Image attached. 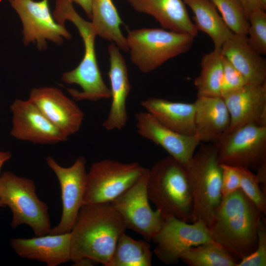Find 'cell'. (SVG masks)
<instances>
[{
  "mask_svg": "<svg viewBox=\"0 0 266 266\" xmlns=\"http://www.w3.org/2000/svg\"><path fill=\"white\" fill-rule=\"evenodd\" d=\"M126 229L110 203L83 204L70 232V261L77 266H109Z\"/></svg>",
  "mask_w": 266,
  "mask_h": 266,
  "instance_id": "obj_1",
  "label": "cell"
},
{
  "mask_svg": "<svg viewBox=\"0 0 266 266\" xmlns=\"http://www.w3.org/2000/svg\"><path fill=\"white\" fill-rule=\"evenodd\" d=\"M263 216L239 189L222 198L208 228L213 240L239 261L256 249Z\"/></svg>",
  "mask_w": 266,
  "mask_h": 266,
  "instance_id": "obj_2",
  "label": "cell"
},
{
  "mask_svg": "<svg viewBox=\"0 0 266 266\" xmlns=\"http://www.w3.org/2000/svg\"><path fill=\"white\" fill-rule=\"evenodd\" d=\"M53 15L62 25H65L66 21L71 22L77 28L84 43V55L79 64L62 76L64 83L77 84L81 91L68 88V92L77 101H96L110 98V90L105 83L98 66L95 50L97 35L91 22L80 16L71 0H56Z\"/></svg>",
  "mask_w": 266,
  "mask_h": 266,
  "instance_id": "obj_3",
  "label": "cell"
},
{
  "mask_svg": "<svg viewBox=\"0 0 266 266\" xmlns=\"http://www.w3.org/2000/svg\"><path fill=\"white\" fill-rule=\"evenodd\" d=\"M148 198L165 219L192 222L193 199L185 166L169 156L149 168Z\"/></svg>",
  "mask_w": 266,
  "mask_h": 266,
  "instance_id": "obj_4",
  "label": "cell"
},
{
  "mask_svg": "<svg viewBox=\"0 0 266 266\" xmlns=\"http://www.w3.org/2000/svg\"><path fill=\"white\" fill-rule=\"evenodd\" d=\"M193 199L192 222L208 227L222 199L218 146L203 144L185 166Z\"/></svg>",
  "mask_w": 266,
  "mask_h": 266,
  "instance_id": "obj_5",
  "label": "cell"
},
{
  "mask_svg": "<svg viewBox=\"0 0 266 266\" xmlns=\"http://www.w3.org/2000/svg\"><path fill=\"white\" fill-rule=\"evenodd\" d=\"M195 38L187 33L159 28L130 30L126 36L130 60L144 73L187 52Z\"/></svg>",
  "mask_w": 266,
  "mask_h": 266,
  "instance_id": "obj_6",
  "label": "cell"
},
{
  "mask_svg": "<svg viewBox=\"0 0 266 266\" xmlns=\"http://www.w3.org/2000/svg\"><path fill=\"white\" fill-rule=\"evenodd\" d=\"M34 182L4 171L0 176V200L12 214L11 227L28 225L36 236L47 234L51 229L48 207L35 193Z\"/></svg>",
  "mask_w": 266,
  "mask_h": 266,
  "instance_id": "obj_7",
  "label": "cell"
},
{
  "mask_svg": "<svg viewBox=\"0 0 266 266\" xmlns=\"http://www.w3.org/2000/svg\"><path fill=\"white\" fill-rule=\"evenodd\" d=\"M145 169L137 162L106 159L93 163L87 173L83 205L110 203L133 184Z\"/></svg>",
  "mask_w": 266,
  "mask_h": 266,
  "instance_id": "obj_8",
  "label": "cell"
},
{
  "mask_svg": "<svg viewBox=\"0 0 266 266\" xmlns=\"http://www.w3.org/2000/svg\"><path fill=\"white\" fill-rule=\"evenodd\" d=\"M149 168L110 204L120 215L126 229L152 240L162 226L165 218L158 209L153 210L149 204L147 184Z\"/></svg>",
  "mask_w": 266,
  "mask_h": 266,
  "instance_id": "obj_9",
  "label": "cell"
},
{
  "mask_svg": "<svg viewBox=\"0 0 266 266\" xmlns=\"http://www.w3.org/2000/svg\"><path fill=\"white\" fill-rule=\"evenodd\" d=\"M216 144L221 164L256 170L266 164V127L254 123L243 125Z\"/></svg>",
  "mask_w": 266,
  "mask_h": 266,
  "instance_id": "obj_10",
  "label": "cell"
},
{
  "mask_svg": "<svg viewBox=\"0 0 266 266\" xmlns=\"http://www.w3.org/2000/svg\"><path fill=\"white\" fill-rule=\"evenodd\" d=\"M23 25V41L26 46L35 44L38 50L46 49L47 41L62 45L71 35L65 25L58 23L51 13L48 0H8Z\"/></svg>",
  "mask_w": 266,
  "mask_h": 266,
  "instance_id": "obj_11",
  "label": "cell"
},
{
  "mask_svg": "<svg viewBox=\"0 0 266 266\" xmlns=\"http://www.w3.org/2000/svg\"><path fill=\"white\" fill-rule=\"evenodd\" d=\"M174 217H168L152 240L156 244L154 253L166 265H174L187 249L200 244L215 242L207 226L198 221L192 224Z\"/></svg>",
  "mask_w": 266,
  "mask_h": 266,
  "instance_id": "obj_12",
  "label": "cell"
},
{
  "mask_svg": "<svg viewBox=\"0 0 266 266\" xmlns=\"http://www.w3.org/2000/svg\"><path fill=\"white\" fill-rule=\"evenodd\" d=\"M48 166L55 174L60 183L62 213L59 224L48 234L69 233L83 205L87 173L85 157H78L69 167L60 166L51 156L46 158Z\"/></svg>",
  "mask_w": 266,
  "mask_h": 266,
  "instance_id": "obj_13",
  "label": "cell"
},
{
  "mask_svg": "<svg viewBox=\"0 0 266 266\" xmlns=\"http://www.w3.org/2000/svg\"><path fill=\"white\" fill-rule=\"evenodd\" d=\"M14 138L38 144H54L67 140L66 136L28 99H16L10 105Z\"/></svg>",
  "mask_w": 266,
  "mask_h": 266,
  "instance_id": "obj_14",
  "label": "cell"
},
{
  "mask_svg": "<svg viewBox=\"0 0 266 266\" xmlns=\"http://www.w3.org/2000/svg\"><path fill=\"white\" fill-rule=\"evenodd\" d=\"M28 100L67 137L80 130L83 112L59 88H34L31 90Z\"/></svg>",
  "mask_w": 266,
  "mask_h": 266,
  "instance_id": "obj_15",
  "label": "cell"
},
{
  "mask_svg": "<svg viewBox=\"0 0 266 266\" xmlns=\"http://www.w3.org/2000/svg\"><path fill=\"white\" fill-rule=\"evenodd\" d=\"M138 133L165 150L184 166L193 156L200 141L195 135L177 133L159 122L153 115L141 111L135 114Z\"/></svg>",
  "mask_w": 266,
  "mask_h": 266,
  "instance_id": "obj_16",
  "label": "cell"
},
{
  "mask_svg": "<svg viewBox=\"0 0 266 266\" xmlns=\"http://www.w3.org/2000/svg\"><path fill=\"white\" fill-rule=\"evenodd\" d=\"M120 51L113 43L108 47L110 64L108 75L110 82L112 101L102 126L108 131L122 130L128 119L126 101L131 86L127 64Z\"/></svg>",
  "mask_w": 266,
  "mask_h": 266,
  "instance_id": "obj_17",
  "label": "cell"
},
{
  "mask_svg": "<svg viewBox=\"0 0 266 266\" xmlns=\"http://www.w3.org/2000/svg\"><path fill=\"white\" fill-rule=\"evenodd\" d=\"M224 99L231 118L227 133L253 123L266 127V82L247 84Z\"/></svg>",
  "mask_w": 266,
  "mask_h": 266,
  "instance_id": "obj_18",
  "label": "cell"
},
{
  "mask_svg": "<svg viewBox=\"0 0 266 266\" xmlns=\"http://www.w3.org/2000/svg\"><path fill=\"white\" fill-rule=\"evenodd\" d=\"M11 247L20 257L57 266L70 261V233L13 238Z\"/></svg>",
  "mask_w": 266,
  "mask_h": 266,
  "instance_id": "obj_19",
  "label": "cell"
},
{
  "mask_svg": "<svg viewBox=\"0 0 266 266\" xmlns=\"http://www.w3.org/2000/svg\"><path fill=\"white\" fill-rule=\"evenodd\" d=\"M195 107V135L200 142L217 144L227 133L230 113L221 97H197Z\"/></svg>",
  "mask_w": 266,
  "mask_h": 266,
  "instance_id": "obj_20",
  "label": "cell"
},
{
  "mask_svg": "<svg viewBox=\"0 0 266 266\" xmlns=\"http://www.w3.org/2000/svg\"><path fill=\"white\" fill-rule=\"evenodd\" d=\"M136 11L153 17L163 29L187 33L198 34L183 0H126Z\"/></svg>",
  "mask_w": 266,
  "mask_h": 266,
  "instance_id": "obj_21",
  "label": "cell"
},
{
  "mask_svg": "<svg viewBox=\"0 0 266 266\" xmlns=\"http://www.w3.org/2000/svg\"><path fill=\"white\" fill-rule=\"evenodd\" d=\"M221 52L242 75L247 84L266 82V61L249 45L246 35L233 34L223 44Z\"/></svg>",
  "mask_w": 266,
  "mask_h": 266,
  "instance_id": "obj_22",
  "label": "cell"
},
{
  "mask_svg": "<svg viewBox=\"0 0 266 266\" xmlns=\"http://www.w3.org/2000/svg\"><path fill=\"white\" fill-rule=\"evenodd\" d=\"M141 105L159 122L181 134L195 135L194 103L172 101L150 97L142 100Z\"/></svg>",
  "mask_w": 266,
  "mask_h": 266,
  "instance_id": "obj_23",
  "label": "cell"
},
{
  "mask_svg": "<svg viewBox=\"0 0 266 266\" xmlns=\"http://www.w3.org/2000/svg\"><path fill=\"white\" fill-rule=\"evenodd\" d=\"M195 16L197 30L211 38L214 49L221 50L223 44L233 33L226 25L215 4L210 0H183Z\"/></svg>",
  "mask_w": 266,
  "mask_h": 266,
  "instance_id": "obj_24",
  "label": "cell"
},
{
  "mask_svg": "<svg viewBox=\"0 0 266 266\" xmlns=\"http://www.w3.org/2000/svg\"><path fill=\"white\" fill-rule=\"evenodd\" d=\"M91 20L97 36L128 52L126 37L120 28L123 22L112 0H92Z\"/></svg>",
  "mask_w": 266,
  "mask_h": 266,
  "instance_id": "obj_25",
  "label": "cell"
},
{
  "mask_svg": "<svg viewBox=\"0 0 266 266\" xmlns=\"http://www.w3.org/2000/svg\"><path fill=\"white\" fill-rule=\"evenodd\" d=\"M223 59L221 50L214 49L202 57L200 73L194 80L197 97H221L220 88L223 73Z\"/></svg>",
  "mask_w": 266,
  "mask_h": 266,
  "instance_id": "obj_26",
  "label": "cell"
},
{
  "mask_svg": "<svg viewBox=\"0 0 266 266\" xmlns=\"http://www.w3.org/2000/svg\"><path fill=\"white\" fill-rule=\"evenodd\" d=\"M152 258L147 241L135 240L124 233L117 241L109 266H150Z\"/></svg>",
  "mask_w": 266,
  "mask_h": 266,
  "instance_id": "obj_27",
  "label": "cell"
},
{
  "mask_svg": "<svg viewBox=\"0 0 266 266\" xmlns=\"http://www.w3.org/2000/svg\"><path fill=\"white\" fill-rule=\"evenodd\" d=\"M180 260L189 266H237L239 261L216 242L191 247Z\"/></svg>",
  "mask_w": 266,
  "mask_h": 266,
  "instance_id": "obj_28",
  "label": "cell"
},
{
  "mask_svg": "<svg viewBox=\"0 0 266 266\" xmlns=\"http://www.w3.org/2000/svg\"><path fill=\"white\" fill-rule=\"evenodd\" d=\"M210 0L233 34L247 35L249 25L248 17L239 0Z\"/></svg>",
  "mask_w": 266,
  "mask_h": 266,
  "instance_id": "obj_29",
  "label": "cell"
},
{
  "mask_svg": "<svg viewBox=\"0 0 266 266\" xmlns=\"http://www.w3.org/2000/svg\"><path fill=\"white\" fill-rule=\"evenodd\" d=\"M240 176V189L263 214H266V194L255 174L248 168L236 167Z\"/></svg>",
  "mask_w": 266,
  "mask_h": 266,
  "instance_id": "obj_30",
  "label": "cell"
},
{
  "mask_svg": "<svg viewBox=\"0 0 266 266\" xmlns=\"http://www.w3.org/2000/svg\"><path fill=\"white\" fill-rule=\"evenodd\" d=\"M257 9L248 16L249 25L247 37L249 45L259 54H266V14Z\"/></svg>",
  "mask_w": 266,
  "mask_h": 266,
  "instance_id": "obj_31",
  "label": "cell"
},
{
  "mask_svg": "<svg viewBox=\"0 0 266 266\" xmlns=\"http://www.w3.org/2000/svg\"><path fill=\"white\" fill-rule=\"evenodd\" d=\"M223 62V73L220 94L224 99L238 91L247 83L242 75L224 56Z\"/></svg>",
  "mask_w": 266,
  "mask_h": 266,
  "instance_id": "obj_32",
  "label": "cell"
},
{
  "mask_svg": "<svg viewBox=\"0 0 266 266\" xmlns=\"http://www.w3.org/2000/svg\"><path fill=\"white\" fill-rule=\"evenodd\" d=\"M266 223L263 216L258 230V241L256 249L250 254L241 259L237 266H266Z\"/></svg>",
  "mask_w": 266,
  "mask_h": 266,
  "instance_id": "obj_33",
  "label": "cell"
},
{
  "mask_svg": "<svg viewBox=\"0 0 266 266\" xmlns=\"http://www.w3.org/2000/svg\"><path fill=\"white\" fill-rule=\"evenodd\" d=\"M221 189L223 198L240 189V182L239 174L236 167L224 164H221Z\"/></svg>",
  "mask_w": 266,
  "mask_h": 266,
  "instance_id": "obj_34",
  "label": "cell"
},
{
  "mask_svg": "<svg viewBox=\"0 0 266 266\" xmlns=\"http://www.w3.org/2000/svg\"><path fill=\"white\" fill-rule=\"evenodd\" d=\"M244 8L248 17L254 10L261 9L265 10V6L261 0H239Z\"/></svg>",
  "mask_w": 266,
  "mask_h": 266,
  "instance_id": "obj_35",
  "label": "cell"
},
{
  "mask_svg": "<svg viewBox=\"0 0 266 266\" xmlns=\"http://www.w3.org/2000/svg\"><path fill=\"white\" fill-rule=\"evenodd\" d=\"M255 174L263 191L266 194V164H264L256 170Z\"/></svg>",
  "mask_w": 266,
  "mask_h": 266,
  "instance_id": "obj_36",
  "label": "cell"
},
{
  "mask_svg": "<svg viewBox=\"0 0 266 266\" xmlns=\"http://www.w3.org/2000/svg\"><path fill=\"white\" fill-rule=\"evenodd\" d=\"M78 4L84 10L89 19H91V7L92 0H71Z\"/></svg>",
  "mask_w": 266,
  "mask_h": 266,
  "instance_id": "obj_37",
  "label": "cell"
},
{
  "mask_svg": "<svg viewBox=\"0 0 266 266\" xmlns=\"http://www.w3.org/2000/svg\"><path fill=\"white\" fill-rule=\"evenodd\" d=\"M11 157V154L8 151H2L0 150V172L1 169L7 161H8ZM0 207H3L2 204L0 200Z\"/></svg>",
  "mask_w": 266,
  "mask_h": 266,
  "instance_id": "obj_38",
  "label": "cell"
},
{
  "mask_svg": "<svg viewBox=\"0 0 266 266\" xmlns=\"http://www.w3.org/2000/svg\"><path fill=\"white\" fill-rule=\"evenodd\" d=\"M263 4L266 6V0H261Z\"/></svg>",
  "mask_w": 266,
  "mask_h": 266,
  "instance_id": "obj_39",
  "label": "cell"
}]
</instances>
